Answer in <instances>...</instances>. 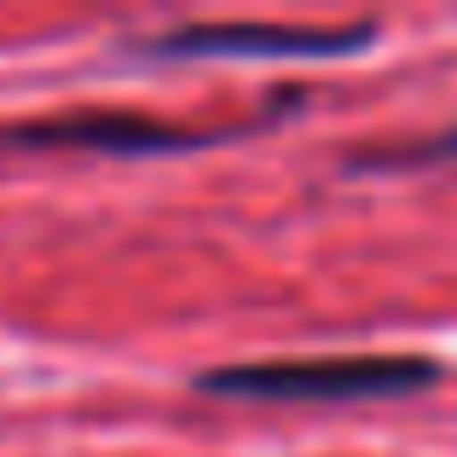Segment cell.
Here are the masks:
<instances>
[{
	"label": "cell",
	"instance_id": "1",
	"mask_svg": "<svg viewBox=\"0 0 457 457\" xmlns=\"http://www.w3.org/2000/svg\"><path fill=\"white\" fill-rule=\"evenodd\" d=\"M440 370L428 359H278V365H226L209 370V394L249 400H370V394L428 388Z\"/></svg>",
	"mask_w": 457,
	"mask_h": 457
},
{
	"label": "cell",
	"instance_id": "2",
	"mask_svg": "<svg viewBox=\"0 0 457 457\" xmlns=\"http://www.w3.org/2000/svg\"><path fill=\"white\" fill-rule=\"evenodd\" d=\"M377 35V23H347V29H319V23H197L151 41V53L179 58H324L353 53Z\"/></svg>",
	"mask_w": 457,
	"mask_h": 457
},
{
	"label": "cell",
	"instance_id": "3",
	"mask_svg": "<svg viewBox=\"0 0 457 457\" xmlns=\"http://www.w3.org/2000/svg\"><path fill=\"white\" fill-rule=\"evenodd\" d=\"M261 128V122H255ZM249 128H168V122H145V116H58V122H29L12 128V145H46V151H191V145H220L237 139Z\"/></svg>",
	"mask_w": 457,
	"mask_h": 457
},
{
	"label": "cell",
	"instance_id": "4",
	"mask_svg": "<svg viewBox=\"0 0 457 457\" xmlns=\"http://www.w3.org/2000/svg\"><path fill=\"white\" fill-rule=\"evenodd\" d=\"M440 156H457V128L435 145H411V151H388V156H370L377 168H411V162H440Z\"/></svg>",
	"mask_w": 457,
	"mask_h": 457
}]
</instances>
